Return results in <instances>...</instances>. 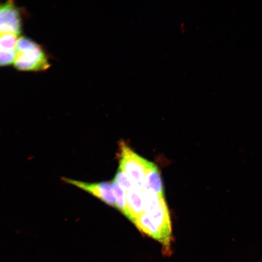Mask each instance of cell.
I'll use <instances>...</instances> for the list:
<instances>
[{"label":"cell","instance_id":"cell-8","mask_svg":"<svg viewBox=\"0 0 262 262\" xmlns=\"http://www.w3.org/2000/svg\"><path fill=\"white\" fill-rule=\"evenodd\" d=\"M111 182L116 202V208L130 219V216L127 204L126 192L114 179L111 181Z\"/></svg>","mask_w":262,"mask_h":262},{"label":"cell","instance_id":"cell-7","mask_svg":"<svg viewBox=\"0 0 262 262\" xmlns=\"http://www.w3.org/2000/svg\"><path fill=\"white\" fill-rule=\"evenodd\" d=\"M133 223L141 232L162 243V237L159 229L147 213L141 214Z\"/></svg>","mask_w":262,"mask_h":262},{"label":"cell","instance_id":"cell-2","mask_svg":"<svg viewBox=\"0 0 262 262\" xmlns=\"http://www.w3.org/2000/svg\"><path fill=\"white\" fill-rule=\"evenodd\" d=\"M119 167L127 174L134 188L142 191L145 176L152 162L136 153L122 140L119 142Z\"/></svg>","mask_w":262,"mask_h":262},{"label":"cell","instance_id":"cell-6","mask_svg":"<svg viewBox=\"0 0 262 262\" xmlns=\"http://www.w3.org/2000/svg\"><path fill=\"white\" fill-rule=\"evenodd\" d=\"M127 204L130 220H134L145 212L142 191L135 188L126 192Z\"/></svg>","mask_w":262,"mask_h":262},{"label":"cell","instance_id":"cell-10","mask_svg":"<svg viewBox=\"0 0 262 262\" xmlns=\"http://www.w3.org/2000/svg\"><path fill=\"white\" fill-rule=\"evenodd\" d=\"M16 56V49L0 47V66H9L14 63Z\"/></svg>","mask_w":262,"mask_h":262},{"label":"cell","instance_id":"cell-9","mask_svg":"<svg viewBox=\"0 0 262 262\" xmlns=\"http://www.w3.org/2000/svg\"><path fill=\"white\" fill-rule=\"evenodd\" d=\"M114 179L126 192L134 188L127 174L120 167L118 168Z\"/></svg>","mask_w":262,"mask_h":262},{"label":"cell","instance_id":"cell-1","mask_svg":"<svg viewBox=\"0 0 262 262\" xmlns=\"http://www.w3.org/2000/svg\"><path fill=\"white\" fill-rule=\"evenodd\" d=\"M14 65L17 70L24 71H45L50 66L43 48L25 36L18 38Z\"/></svg>","mask_w":262,"mask_h":262},{"label":"cell","instance_id":"cell-4","mask_svg":"<svg viewBox=\"0 0 262 262\" xmlns=\"http://www.w3.org/2000/svg\"><path fill=\"white\" fill-rule=\"evenodd\" d=\"M21 28V14L14 1L8 0L0 4V34L13 33L18 36Z\"/></svg>","mask_w":262,"mask_h":262},{"label":"cell","instance_id":"cell-5","mask_svg":"<svg viewBox=\"0 0 262 262\" xmlns=\"http://www.w3.org/2000/svg\"><path fill=\"white\" fill-rule=\"evenodd\" d=\"M143 190L164 196V188L161 173L158 167L153 163L147 170Z\"/></svg>","mask_w":262,"mask_h":262},{"label":"cell","instance_id":"cell-3","mask_svg":"<svg viewBox=\"0 0 262 262\" xmlns=\"http://www.w3.org/2000/svg\"><path fill=\"white\" fill-rule=\"evenodd\" d=\"M62 180L93 195L106 204L116 208L111 181L90 183L66 177H63Z\"/></svg>","mask_w":262,"mask_h":262}]
</instances>
